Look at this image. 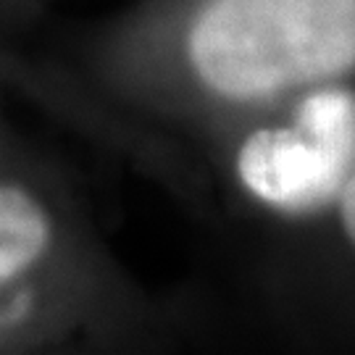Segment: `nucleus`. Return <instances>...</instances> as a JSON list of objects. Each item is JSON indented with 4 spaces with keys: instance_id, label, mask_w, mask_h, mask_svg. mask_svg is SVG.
Wrapping results in <instances>:
<instances>
[{
    "instance_id": "nucleus-4",
    "label": "nucleus",
    "mask_w": 355,
    "mask_h": 355,
    "mask_svg": "<svg viewBox=\"0 0 355 355\" xmlns=\"http://www.w3.org/2000/svg\"><path fill=\"white\" fill-rule=\"evenodd\" d=\"M340 208H343V224L350 242L355 245V168L347 177L343 192H340Z\"/></svg>"
},
{
    "instance_id": "nucleus-3",
    "label": "nucleus",
    "mask_w": 355,
    "mask_h": 355,
    "mask_svg": "<svg viewBox=\"0 0 355 355\" xmlns=\"http://www.w3.org/2000/svg\"><path fill=\"white\" fill-rule=\"evenodd\" d=\"M51 245V218L21 187L0 184V290L37 263Z\"/></svg>"
},
{
    "instance_id": "nucleus-2",
    "label": "nucleus",
    "mask_w": 355,
    "mask_h": 355,
    "mask_svg": "<svg viewBox=\"0 0 355 355\" xmlns=\"http://www.w3.org/2000/svg\"><path fill=\"white\" fill-rule=\"evenodd\" d=\"M237 166L245 187L271 205L313 211L329 203L355 168V95L327 89L305 98L295 127L255 132Z\"/></svg>"
},
{
    "instance_id": "nucleus-1",
    "label": "nucleus",
    "mask_w": 355,
    "mask_h": 355,
    "mask_svg": "<svg viewBox=\"0 0 355 355\" xmlns=\"http://www.w3.org/2000/svg\"><path fill=\"white\" fill-rule=\"evenodd\" d=\"M190 58L227 98H261L355 64V0H214Z\"/></svg>"
}]
</instances>
